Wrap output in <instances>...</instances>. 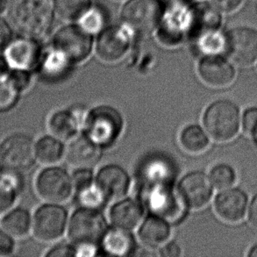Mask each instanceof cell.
Returning <instances> with one entry per match:
<instances>
[{"label":"cell","mask_w":257,"mask_h":257,"mask_svg":"<svg viewBox=\"0 0 257 257\" xmlns=\"http://www.w3.org/2000/svg\"><path fill=\"white\" fill-rule=\"evenodd\" d=\"M152 165L145 177L143 198L148 209L169 223L179 221L188 206L182 198L178 187H174L170 179L168 168Z\"/></svg>","instance_id":"cell-1"},{"label":"cell","mask_w":257,"mask_h":257,"mask_svg":"<svg viewBox=\"0 0 257 257\" xmlns=\"http://www.w3.org/2000/svg\"><path fill=\"white\" fill-rule=\"evenodd\" d=\"M54 0H7V21L23 37L42 38L52 25Z\"/></svg>","instance_id":"cell-2"},{"label":"cell","mask_w":257,"mask_h":257,"mask_svg":"<svg viewBox=\"0 0 257 257\" xmlns=\"http://www.w3.org/2000/svg\"><path fill=\"white\" fill-rule=\"evenodd\" d=\"M203 122L209 136L218 142H226L236 136L240 127V111L229 99L216 100L206 108Z\"/></svg>","instance_id":"cell-3"},{"label":"cell","mask_w":257,"mask_h":257,"mask_svg":"<svg viewBox=\"0 0 257 257\" xmlns=\"http://www.w3.org/2000/svg\"><path fill=\"white\" fill-rule=\"evenodd\" d=\"M106 230L105 219L97 209L82 207L71 216L68 225V235L77 247H96Z\"/></svg>","instance_id":"cell-4"},{"label":"cell","mask_w":257,"mask_h":257,"mask_svg":"<svg viewBox=\"0 0 257 257\" xmlns=\"http://www.w3.org/2000/svg\"><path fill=\"white\" fill-rule=\"evenodd\" d=\"M123 119L114 108L100 105L91 109L84 119L86 135L98 146H108L114 143L121 132Z\"/></svg>","instance_id":"cell-5"},{"label":"cell","mask_w":257,"mask_h":257,"mask_svg":"<svg viewBox=\"0 0 257 257\" xmlns=\"http://www.w3.org/2000/svg\"><path fill=\"white\" fill-rule=\"evenodd\" d=\"M35 143L25 134L7 136L0 144L1 170L19 173L29 170L36 161Z\"/></svg>","instance_id":"cell-6"},{"label":"cell","mask_w":257,"mask_h":257,"mask_svg":"<svg viewBox=\"0 0 257 257\" xmlns=\"http://www.w3.org/2000/svg\"><path fill=\"white\" fill-rule=\"evenodd\" d=\"M35 190L42 200L52 204L68 201L75 191L71 176L63 168L55 166H49L38 174Z\"/></svg>","instance_id":"cell-7"},{"label":"cell","mask_w":257,"mask_h":257,"mask_svg":"<svg viewBox=\"0 0 257 257\" xmlns=\"http://www.w3.org/2000/svg\"><path fill=\"white\" fill-rule=\"evenodd\" d=\"M68 227V212L59 204L47 203L35 211L32 232L41 241L52 242L60 239Z\"/></svg>","instance_id":"cell-8"},{"label":"cell","mask_w":257,"mask_h":257,"mask_svg":"<svg viewBox=\"0 0 257 257\" xmlns=\"http://www.w3.org/2000/svg\"><path fill=\"white\" fill-rule=\"evenodd\" d=\"M162 8L158 0H129L122 10V20L134 31L148 35L160 21Z\"/></svg>","instance_id":"cell-9"},{"label":"cell","mask_w":257,"mask_h":257,"mask_svg":"<svg viewBox=\"0 0 257 257\" xmlns=\"http://www.w3.org/2000/svg\"><path fill=\"white\" fill-rule=\"evenodd\" d=\"M55 49L70 62H81L90 55L92 41L90 34L80 27L68 26L61 28L54 38Z\"/></svg>","instance_id":"cell-10"},{"label":"cell","mask_w":257,"mask_h":257,"mask_svg":"<svg viewBox=\"0 0 257 257\" xmlns=\"http://www.w3.org/2000/svg\"><path fill=\"white\" fill-rule=\"evenodd\" d=\"M178 190L188 207L199 209L208 204L213 192L209 176L201 171L186 174L178 184Z\"/></svg>","instance_id":"cell-11"},{"label":"cell","mask_w":257,"mask_h":257,"mask_svg":"<svg viewBox=\"0 0 257 257\" xmlns=\"http://www.w3.org/2000/svg\"><path fill=\"white\" fill-rule=\"evenodd\" d=\"M226 52L239 65H249L257 58V31L235 28L226 35Z\"/></svg>","instance_id":"cell-12"},{"label":"cell","mask_w":257,"mask_h":257,"mask_svg":"<svg viewBox=\"0 0 257 257\" xmlns=\"http://www.w3.org/2000/svg\"><path fill=\"white\" fill-rule=\"evenodd\" d=\"M3 56L11 70L30 72L38 64L41 49L35 39L21 36L9 42L4 50Z\"/></svg>","instance_id":"cell-13"},{"label":"cell","mask_w":257,"mask_h":257,"mask_svg":"<svg viewBox=\"0 0 257 257\" xmlns=\"http://www.w3.org/2000/svg\"><path fill=\"white\" fill-rule=\"evenodd\" d=\"M129 45L130 37L125 29L118 27L108 28L98 39L97 56L107 63L117 62L126 54Z\"/></svg>","instance_id":"cell-14"},{"label":"cell","mask_w":257,"mask_h":257,"mask_svg":"<svg viewBox=\"0 0 257 257\" xmlns=\"http://www.w3.org/2000/svg\"><path fill=\"white\" fill-rule=\"evenodd\" d=\"M100 146L86 136H76L65 148L64 157L68 164L77 168H91L100 158Z\"/></svg>","instance_id":"cell-15"},{"label":"cell","mask_w":257,"mask_h":257,"mask_svg":"<svg viewBox=\"0 0 257 257\" xmlns=\"http://www.w3.org/2000/svg\"><path fill=\"white\" fill-rule=\"evenodd\" d=\"M95 181L107 199L123 198L130 187L128 174L123 168L115 164H108L101 168Z\"/></svg>","instance_id":"cell-16"},{"label":"cell","mask_w":257,"mask_h":257,"mask_svg":"<svg viewBox=\"0 0 257 257\" xmlns=\"http://www.w3.org/2000/svg\"><path fill=\"white\" fill-rule=\"evenodd\" d=\"M247 197L243 191L236 188L227 189L217 195L214 202L215 212L223 220L238 222L246 213Z\"/></svg>","instance_id":"cell-17"},{"label":"cell","mask_w":257,"mask_h":257,"mask_svg":"<svg viewBox=\"0 0 257 257\" xmlns=\"http://www.w3.org/2000/svg\"><path fill=\"white\" fill-rule=\"evenodd\" d=\"M198 74L205 84L223 87L233 82L235 70L231 63L219 56H205L198 64Z\"/></svg>","instance_id":"cell-18"},{"label":"cell","mask_w":257,"mask_h":257,"mask_svg":"<svg viewBox=\"0 0 257 257\" xmlns=\"http://www.w3.org/2000/svg\"><path fill=\"white\" fill-rule=\"evenodd\" d=\"M143 214V205L133 198H124L116 202L109 212L113 226L129 231L141 225Z\"/></svg>","instance_id":"cell-19"},{"label":"cell","mask_w":257,"mask_h":257,"mask_svg":"<svg viewBox=\"0 0 257 257\" xmlns=\"http://www.w3.org/2000/svg\"><path fill=\"white\" fill-rule=\"evenodd\" d=\"M171 233L169 222L156 215L148 217L141 224L138 232L142 243L150 248L162 247L170 239Z\"/></svg>","instance_id":"cell-20"},{"label":"cell","mask_w":257,"mask_h":257,"mask_svg":"<svg viewBox=\"0 0 257 257\" xmlns=\"http://www.w3.org/2000/svg\"><path fill=\"white\" fill-rule=\"evenodd\" d=\"M21 189V173L0 170V218L14 208Z\"/></svg>","instance_id":"cell-21"},{"label":"cell","mask_w":257,"mask_h":257,"mask_svg":"<svg viewBox=\"0 0 257 257\" xmlns=\"http://www.w3.org/2000/svg\"><path fill=\"white\" fill-rule=\"evenodd\" d=\"M101 242L106 254L118 256L128 255L136 247V240L131 232L117 226L106 230Z\"/></svg>","instance_id":"cell-22"},{"label":"cell","mask_w":257,"mask_h":257,"mask_svg":"<svg viewBox=\"0 0 257 257\" xmlns=\"http://www.w3.org/2000/svg\"><path fill=\"white\" fill-rule=\"evenodd\" d=\"M191 10L176 7L165 17L164 26L160 30L162 41L167 44H175L180 39L181 35L186 28H190Z\"/></svg>","instance_id":"cell-23"},{"label":"cell","mask_w":257,"mask_h":257,"mask_svg":"<svg viewBox=\"0 0 257 257\" xmlns=\"http://www.w3.org/2000/svg\"><path fill=\"white\" fill-rule=\"evenodd\" d=\"M33 217L27 209L13 208L0 219V228L14 238L21 239L32 232Z\"/></svg>","instance_id":"cell-24"},{"label":"cell","mask_w":257,"mask_h":257,"mask_svg":"<svg viewBox=\"0 0 257 257\" xmlns=\"http://www.w3.org/2000/svg\"><path fill=\"white\" fill-rule=\"evenodd\" d=\"M220 24V14L215 7L207 3L198 4L191 10L190 29L200 35L204 32L216 30Z\"/></svg>","instance_id":"cell-25"},{"label":"cell","mask_w":257,"mask_h":257,"mask_svg":"<svg viewBox=\"0 0 257 257\" xmlns=\"http://www.w3.org/2000/svg\"><path fill=\"white\" fill-rule=\"evenodd\" d=\"M79 121L77 115L70 110H59L53 113L49 120L51 135L61 141L71 140L77 136Z\"/></svg>","instance_id":"cell-26"},{"label":"cell","mask_w":257,"mask_h":257,"mask_svg":"<svg viewBox=\"0 0 257 257\" xmlns=\"http://www.w3.org/2000/svg\"><path fill=\"white\" fill-rule=\"evenodd\" d=\"M35 148L36 160L43 165L53 166L64 157L65 148L61 140L52 135L42 136L35 143Z\"/></svg>","instance_id":"cell-27"},{"label":"cell","mask_w":257,"mask_h":257,"mask_svg":"<svg viewBox=\"0 0 257 257\" xmlns=\"http://www.w3.org/2000/svg\"><path fill=\"white\" fill-rule=\"evenodd\" d=\"M179 143L188 153L198 154L207 149L209 138L201 126L191 124L182 129L179 135Z\"/></svg>","instance_id":"cell-28"},{"label":"cell","mask_w":257,"mask_h":257,"mask_svg":"<svg viewBox=\"0 0 257 257\" xmlns=\"http://www.w3.org/2000/svg\"><path fill=\"white\" fill-rule=\"evenodd\" d=\"M198 49L205 56H218L226 51V36L216 30L198 35Z\"/></svg>","instance_id":"cell-29"},{"label":"cell","mask_w":257,"mask_h":257,"mask_svg":"<svg viewBox=\"0 0 257 257\" xmlns=\"http://www.w3.org/2000/svg\"><path fill=\"white\" fill-rule=\"evenodd\" d=\"M11 71L0 73V112L14 108L21 93L11 77Z\"/></svg>","instance_id":"cell-30"},{"label":"cell","mask_w":257,"mask_h":257,"mask_svg":"<svg viewBox=\"0 0 257 257\" xmlns=\"http://www.w3.org/2000/svg\"><path fill=\"white\" fill-rule=\"evenodd\" d=\"M55 9L61 17L78 20L90 7V0H54Z\"/></svg>","instance_id":"cell-31"},{"label":"cell","mask_w":257,"mask_h":257,"mask_svg":"<svg viewBox=\"0 0 257 257\" xmlns=\"http://www.w3.org/2000/svg\"><path fill=\"white\" fill-rule=\"evenodd\" d=\"M77 192L81 205L86 208L98 209L104 205L107 199L100 188L97 186L96 181L93 184L83 188Z\"/></svg>","instance_id":"cell-32"},{"label":"cell","mask_w":257,"mask_h":257,"mask_svg":"<svg viewBox=\"0 0 257 257\" xmlns=\"http://www.w3.org/2000/svg\"><path fill=\"white\" fill-rule=\"evenodd\" d=\"M212 184L219 189H226L234 184L236 179L235 171L230 165L219 164L212 168L210 172Z\"/></svg>","instance_id":"cell-33"},{"label":"cell","mask_w":257,"mask_h":257,"mask_svg":"<svg viewBox=\"0 0 257 257\" xmlns=\"http://www.w3.org/2000/svg\"><path fill=\"white\" fill-rule=\"evenodd\" d=\"M79 27L88 34H96L104 27V15L97 7H91L84 13L79 19Z\"/></svg>","instance_id":"cell-34"},{"label":"cell","mask_w":257,"mask_h":257,"mask_svg":"<svg viewBox=\"0 0 257 257\" xmlns=\"http://www.w3.org/2000/svg\"><path fill=\"white\" fill-rule=\"evenodd\" d=\"M69 63L70 61L67 59L62 53L55 49V51L50 53L49 56H47L43 65V70L45 73L55 76L56 74L63 72L64 69L68 66Z\"/></svg>","instance_id":"cell-35"},{"label":"cell","mask_w":257,"mask_h":257,"mask_svg":"<svg viewBox=\"0 0 257 257\" xmlns=\"http://www.w3.org/2000/svg\"><path fill=\"white\" fill-rule=\"evenodd\" d=\"M71 177L73 182L74 190L76 191H80L83 188L89 186L95 182L93 172L90 168H78Z\"/></svg>","instance_id":"cell-36"},{"label":"cell","mask_w":257,"mask_h":257,"mask_svg":"<svg viewBox=\"0 0 257 257\" xmlns=\"http://www.w3.org/2000/svg\"><path fill=\"white\" fill-rule=\"evenodd\" d=\"M244 131L249 135L257 133V107L247 108L242 117Z\"/></svg>","instance_id":"cell-37"},{"label":"cell","mask_w":257,"mask_h":257,"mask_svg":"<svg viewBox=\"0 0 257 257\" xmlns=\"http://www.w3.org/2000/svg\"><path fill=\"white\" fill-rule=\"evenodd\" d=\"M15 239L0 228V257L9 256L15 251Z\"/></svg>","instance_id":"cell-38"},{"label":"cell","mask_w":257,"mask_h":257,"mask_svg":"<svg viewBox=\"0 0 257 257\" xmlns=\"http://www.w3.org/2000/svg\"><path fill=\"white\" fill-rule=\"evenodd\" d=\"M13 29L7 20L0 18V54L4 52V50L12 41Z\"/></svg>","instance_id":"cell-39"},{"label":"cell","mask_w":257,"mask_h":257,"mask_svg":"<svg viewBox=\"0 0 257 257\" xmlns=\"http://www.w3.org/2000/svg\"><path fill=\"white\" fill-rule=\"evenodd\" d=\"M46 256H71L76 255V249L70 245H56L45 254Z\"/></svg>","instance_id":"cell-40"},{"label":"cell","mask_w":257,"mask_h":257,"mask_svg":"<svg viewBox=\"0 0 257 257\" xmlns=\"http://www.w3.org/2000/svg\"><path fill=\"white\" fill-rule=\"evenodd\" d=\"M242 0H213L214 7L223 13H232L238 9Z\"/></svg>","instance_id":"cell-41"},{"label":"cell","mask_w":257,"mask_h":257,"mask_svg":"<svg viewBox=\"0 0 257 257\" xmlns=\"http://www.w3.org/2000/svg\"><path fill=\"white\" fill-rule=\"evenodd\" d=\"M160 254L161 255L165 257H178L182 254V249L177 242L175 241L168 242L167 241L162 246Z\"/></svg>","instance_id":"cell-42"},{"label":"cell","mask_w":257,"mask_h":257,"mask_svg":"<svg viewBox=\"0 0 257 257\" xmlns=\"http://www.w3.org/2000/svg\"><path fill=\"white\" fill-rule=\"evenodd\" d=\"M249 219L253 226L257 228V195L253 198L249 208Z\"/></svg>","instance_id":"cell-43"},{"label":"cell","mask_w":257,"mask_h":257,"mask_svg":"<svg viewBox=\"0 0 257 257\" xmlns=\"http://www.w3.org/2000/svg\"><path fill=\"white\" fill-rule=\"evenodd\" d=\"M247 255L249 257H257V244L251 248Z\"/></svg>","instance_id":"cell-44"},{"label":"cell","mask_w":257,"mask_h":257,"mask_svg":"<svg viewBox=\"0 0 257 257\" xmlns=\"http://www.w3.org/2000/svg\"><path fill=\"white\" fill-rule=\"evenodd\" d=\"M255 136H256V143H257V133L255 134Z\"/></svg>","instance_id":"cell-45"},{"label":"cell","mask_w":257,"mask_h":257,"mask_svg":"<svg viewBox=\"0 0 257 257\" xmlns=\"http://www.w3.org/2000/svg\"><path fill=\"white\" fill-rule=\"evenodd\" d=\"M0 170H1V165H0Z\"/></svg>","instance_id":"cell-46"}]
</instances>
